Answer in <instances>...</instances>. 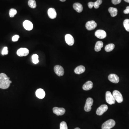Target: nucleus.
Segmentation results:
<instances>
[{"instance_id":"4","label":"nucleus","mask_w":129,"mask_h":129,"mask_svg":"<svg viewBox=\"0 0 129 129\" xmlns=\"http://www.w3.org/2000/svg\"><path fill=\"white\" fill-rule=\"evenodd\" d=\"M113 95L115 101L118 103H121L123 101L122 95L120 92L118 90H114L113 92Z\"/></svg>"},{"instance_id":"33","label":"nucleus","mask_w":129,"mask_h":129,"mask_svg":"<svg viewBox=\"0 0 129 129\" xmlns=\"http://www.w3.org/2000/svg\"><path fill=\"white\" fill-rule=\"evenodd\" d=\"M124 13L125 14H128L129 13V6H127L126 7V9L124 10Z\"/></svg>"},{"instance_id":"17","label":"nucleus","mask_w":129,"mask_h":129,"mask_svg":"<svg viewBox=\"0 0 129 129\" xmlns=\"http://www.w3.org/2000/svg\"><path fill=\"white\" fill-rule=\"evenodd\" d=\"M93 83L92 82L90 81H88L83 85V89L84 90L87 91L91 89L93 87Z\"/></svg>"},{"instance_id":"11","label":"nucleus","mask_w":129,"mask_h":129,"mask_svg":"<svg viewBox=\"0 0 129 129\" xmlns=\"http://www.w3.org/2000/svg\"><path fill=\"white\" fill-rule=\"evenodd\" d=\"M97 26V23L94 21H89L86 24V28L89 31L93 30Z\"/></svg>"},{"instance_id":"16","label":"nucleus","mask_w":129,"mask_h":129,"mask_svg":"<svg viewBox=\"0 0 129 129\" xmlns=\"http://www.w3.org/2000/svg\"><path fill=\"white\" fill-rule=\"evenodd\" d=\"M36 95L38 98L42 99L45 97V92L43 89H39L36 90Z\"/></svg>"},{"instance_id":"15","label":"nucleus","mask_w":129,"mask_h":129,"mask_svg":"<svg viewBox=\"0 0 129 129\" xmlns=\"http://www.w3.org/2000/svg\"><path fill=\"white\" fill-rule=\"evenodd\" d=\"M48 17L52 19H54L56 17L57 13L54 8H50L48 10Z\"/></svg>"},{"instance_id":"25","label":"nucleus","mask_w":129,"mask_h":129,"mask_svg":"<svg viewBox=\"0 0 129 129\" xmlns=\"http://www.w3.org/2000/svg\"><path fill=\"white\" fill-rule=\"evenodd\" d=\"M32 62L34 64H37L39 62L38 60V56L37 55L34 54L32 55Z\"/></svg>"},{"instance_id":"9","label":"nucleus","mask_w":129,"mask_h":129,"mask_svg":"<svg viewBox=\"0 0 129 129\" xmlns=\"http://www.w3.org/2000/svg\"><path fill=\"white\" fill-rule=\"evenodd\" d=\"M95 36L99 39H104L106 37V32L103 30H97L95 33Z\"/></svg>"},{"instance_id":"2","label":"nucleus","mask_w":129,"mask_h":129,"mask_svg":"<svg viewBox=\"0 0 129 129\" xmlns=\"http://www.w3.org/2000/svg\"><path fill=\"white\" fill-rule=\"evenodd\" d=\"M115 125V122L114 120H108L103 123L101 126L102 129H111Z\"/></svg>"},{"instance_id":"30","label":"nucleus","mask_w":129,"mask_h":129,"mask_svg":"<svg viewBox=\"0 0 129 129\" xmlns=\"http://www.w3.org/2000/svg\"><path fill=\"white\" fill-rule=\"evenodd\" d=\"M19 36L18 35H15L13 37H12V40L13 42H16L18 40L19 38Z\"/></svg>"},{"instance_id":"22","label":"nucleus","mask_w":129,"mask_h":129,"mask_svg":"<svg viewBox=\"0 0 129 129\" xmlns=\"http://www.w3.org/2000/svg\"><path fill=\"white\" fill-rule=\"evenodd\" d=\"M115 47V45L113 43H110L106 46L105 48V50L106 51L109 52L113 51Z\"/></svg>"},{"instance_id":"26","label":"nucleus","mask_w":129,"mask_h":129,"mask_svg":"<svg viewBox=\"0 0 129 129\" xmlns=\"http://www.w3.org/2000/svg\"><path fill=\"white\" fill-rule=\"evenodd\" d=\"M17 12L15 9L12 8L9 10V15L10 17H13L17 14Z\"/></svg>"},{"instance_id":"34","label":"nucleus","mask_w":129,"mask_h":129,"mask_svg":"<svg viewBox=\"0 0 129 129\" xmlns=\"http://www.w3.org/2000/svg\"><path fill=\"white\" fill-rule=\"evenodd\" d=\"M124 0L125 2H127L129 3V0Z\"/></svg>"},{"instance_id":"32","label":"nucleus","mask_w":129,"mask_h":129,"mask_svg":"<svg viewBox=\"0 0 129 129\" xmlns=\"http://www.w3.org/2000/svg\"><path fill=\"white\" fill-rule=\"evenodd\" d=\"M94 5V2H90L88 3V6L89 8L90 9H92V8Z\"/></svg>"},{"instance_id":"14","label":"nucleus","mask_w":129,"mask_h":129,"mask_svg":"<svg viewBox=\"0 0 129 129\" xmlns=\"http://www.w3.org/2000/svg\"><path fill=\"white\" fill-rule=\"evenodd\" d=\"M23 26L25 29L27 31H31L33 28V24L31 22L26 20L23 23Z\"/></svg>"},{"instance_id":"24","label":"nucleus","mask_w":129,"mask_h":129,"mask_svg":"<svg viewBox=\"0 0 129 129\" xmlns=\"http://www.w3.org/2000/svg\"><path fill=\"white\" fill-rule=\"evenodd\" d=\"M123 26L125 30L128 32H129V19H126L123 22Z\"/></svg>"},{"instance_id":"18","label":"nucleus","mask_w":129,"mask_h":129,"mask_svg":"<svg viewBox=\"0 0 129 129\" xmlns=\"http://www.w3.org/2000/svg\"><path fill=\"white\" fill-rule=\"evenodd\" d=\"M74 9L78 13H81L83 10V7L82 4L78 3H74L73 5Z\"/></svg>"},{"instance_id":"1","label":"nucleus","mask_w":129,"mask_h":129,"mask_svg":"<svg viewBox=\"0 0 129 129\" xmlns=\"http://www.w3.org/2000/svg\"><path fill=\"white\" fill-rule=\"evenodd\" d=\"M10 78L4 73L0 74V88L3 89H7L9 87L12 82Z\"/></svg>"},{"instance_id":"28","label":"nucleus","mask_w":129,"mask_h":129,"mask_svg":"<svg viewBox=\"0 0 129 129\" xmlns=\"http://www.w3.org/2000/svg\"><path fill=\"white\" fill-rule=\"evenodd\" d=\"M60 129H68V126L66 122L63 121L60 123Z\"/></svg>"},{"instance_id":"23","label":"nucleus","mask_w":129,"mask_h":129,"mask_svg":"<svg viewBox=\"0 0 129 129\" xmlns=\"http://www.w3.org/2000/svg\"><path fill=\"white\" fill-rule=\"evenodd\" d=\"M28 5L30 7L32 8H35L37 6L35 0H29Z\"/></svg>"},{"instance_id":"20","label":"nucleus","mask_w":129,"mask_h":129,"mask_svg":"<svg viewBox=\"0 0 129 129\" xmlns=\"http://www.w3.org/2000/svg\"><path fill=\"white\" fill-rule=\"evenodd\" d=\"M103 46V43L101 41H98L96 43L95 47V50L96 52H99Z\"/></svg>"},{"instance_id":"7","label":"nucleus","mask_w":129,"mask_h":129,"mask_svg":"<svg viewBox=\"0 0 129 129\" xmlns=\"http://www.w3.org/2000/svg\"><path fill=\"white\" fill-rule=\"evenodd\" d=\"M29 53V51L26 48H21L17 50V54L19 56H26Z\"/></svg>"},{"instance_id":"5","label":"nucleus","mask_w":129,"mask_h":129,"mask_svg":"<svg viewBox=\"0 0 129 129\" xmlns=\"http://www.w3.org/2000/svg\"><path fill=\"white\" fill-rule=\"evenodd\" d=\"M93 103V100L92 98H88L87 99L84 106V110L85 111L89 112L91 111Z\"/></svg>"},{"instance_id":"27","label":"nucleus","mask_w":129,"mask_h":129,"mask_svg":"<svg viewBox=\"0 0 129 129\" xmlns=\"http://www.w3.org/2000/svg\"><path fill=\"white\" fill-rule=\"evenodd\" d=\"M102 3V0H97V1L94 2V7L95 9H98L99 7V6L101 5Z\"/></svg>"},{"instance_id":"21","label":"nucleus","mask_w":129,"mask_h":129,"mask_svg":"<svg viewBox=\"0 0 129 129\" xmlns=\"http://www.w3.org/2000/svg\"><path fill=\"white\" fill-rule=\"evenodd\" d=\"M108 11L112 17H115L117 14L118 10L116 8L113 7L109 8L108 9Z\"/></svg>"},{"instance_id":"36","label":"nucleus","mask_w":129,"mask_h":129,"mask_svg":"<svg viewBox=\"0 0 129 129\" xmlns=\"http://www.w3.org/2000/svg\"><path fill=\"white\" fill-rule=\"evenodd\" d=\"M80 129V128H79L77 127V128H75V129Z\"/></svg>"},{"instance_id":"6","label":"nucleus","mask_w":129,"mask_h":129,"mask_svg":"<svg viewBox=\"0 0 129 129\" xmlns=\"http://www.w3.org/2000/svg\"><path fill=\"white\" fill-rule=\"evenodd\" d=\"M108 109V106L106 104H103L100 106L96 111V113L98 115H101L107 111Z\"/></svg>"},{"instance_id":"13","label":"nucleus","mask_w":129,"mask_h":129,"mask_svg":"<svg viewBox=\"0 0 129 129\" xmlns=\"http://www.w3.org/2000/svg\"><path fill=\"white\" fill-rule=\"evenodd\" d=\"M108 78L110 82L115 84L118 83L120 81L119 77L115 74H110L108 77Z\"/></svg>"},{"instance_id":"3","label":"nucleus","mask_w":129,"mask_h":129,"mask_svg":"<svg viewBox=\"0 0 129 129\" xmlns=\"http://www.w3.org/2000/svg\"><path fill=\"white\" fill-rule=\"evenodd\" d=\"M106 99L107 103L110 105H112L115 103V99L113 94H112L111 92L109 91H107L106 92Z\"/></svg>"},{"instance_id":"12","label":"nucleus","mask_w":129,"mask_h":129,"mask_svg":"<svg viewBox=\"0 0 129 129\" xmlns=\"http://www.w3.org/2000/svg\"><path fill=\"white\" fill-rule=\"evenodd\" d=\"M65 40L67 44L69 46H73L74 43V39L72 35L67 34L65 36Z\"/></svg>"},{"instance_id":"31","label":"nucleus","mask_w":129,"mask_h":129,"mask_svg":"<svg viewBox=\"0 0 129 129\" xmlns=\"http://www.w3.org/2000/svg\"><path fill=\"white\" fill-rule=\"evenodd\" d=\"M122 0H111V2L113 4L117 5L120 4Z\"/></svg>"},{"instance_id":"8","label":"nucleus","mask_w":129,"mask_h":129,"mask_svg":"<svg viewBox=\"0 0 129 129\" xmlns=\"http://www.w3.org/2000/svg\"><path fill=\"white\" fill-rule=\"evenodd\" d=\"M55 72L59 76H62L64 74V69L61 66L56 65L54 68Z\"/></svg>"},{"instance_id":"35","label":"nucleus","mask_w":129,"mask_h":129,"mask_svg":"<svg viewBox=\"0 0 129 129\" xmlns=\"http://www.w3.org/2000/svg\"><path fill=\"white\" fill-rule=\"evenodd\" d=\"M60 0V1H61V2H65L66 0Z\"/></svg>"},{"instance_id":"29","label":"nucleus","mask_w":129,"mask_h":129,"mask_svg":"<svg viewBox=\"0 0 129 129\" xmlns=\"http://www.w3.org/2000/svg\"><path fill=\"white\" fill-rule=\"evenodd\" d=\"M8 54V47H5L3 48L2 51V54L3 55H7Z\"/></svg>"},{"instance_id":"19","label":"nucleus","mask_w":129,"mask_h":129,"mask_svg":"<svg viewBox=\"0 0 129 129\" xmlns=\"http://www.w3.org/2000/svg\"><path fill=\"white\" fill-rule=\"evenodd\" d=\"M85 70V68L84 66L82 65L79 66L76 68L74 72L75 73L77 74H80L83 73Z\"/></svg>"},{"instance_id":"10","label":"nucleus","mask_w":129,"mask_h":129,"mask_svg":"<svg viewBox=\"0 0 129 129\" xmlns=\"http://www.w3.org/2000/svg\"><path fill=\"white\" fill-rule=\"evenodd\" d=\"M53 111L54 113L56 115H62L65 113V109L64 108L54 107L53 109Z\"/></svg>"}]
</instances>
